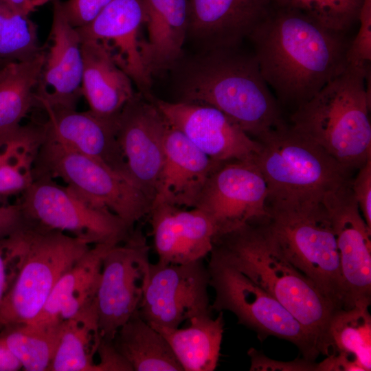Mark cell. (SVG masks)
<instances>
[{"label":"cell","instance_id":"6da1fadb","mask_svg":"<svg viewBox=\"0 0 371 371\" xmlns=\"http://www.w3.org/2000/svg\"><path fill=\"white\" fill-rule=\"evenodd\" d=\"M279 103L304 104L348 66L350 41L293 9L273 6L249 38Z\"/></svg>","mask_w":371,"mask_h":371},{"label":"cell","instance_id":"7a4b0ae2","mask_svg":"<svg viewBox=\"0 0 371 371\" xmlns=\"http://www.w3.org/2000/svg\"><path fill=\"white\" fill-rule=\"evenodd\" d=\"M183 63L177 102L213 106L256 140L285 124L254 52L240 45L205 50Z\"/></svg>","mask_w":371,"mask_h":371},{"label":"cell","instance_id":"3957f363","mask_svg":"<svg viewBox=\"0 0 371 371\" xmlns=\"http://www.w3.org/2000/svg\"><path fill=\"white\" fill-rule=\"evenodd\" d=\"M211 252L272 295L330 352L328 330L338 311L284 256L263 218L216 234Z\"/></svg>","mask_w":371,"mask_h":371},{"label":"cell","instance_id":"277c9868","mask_svg":"<svg viewBox=\"0 0 371 371\" xmlns=\"http://www.w3.org/2000/svg\"><path fill=\"white\" fill-rule=\"evenodd\" d=\"M370 70L348 65L291 115L293 129L351 171L371 158V98L366 89Z\"/></svg>","mask_w":371,"mask_h":371},{"label":"cell","instance_id":"5b68a950","mask_svg":"<svg viewBox=\"0 0 371 371\" xmlns=\"http://www.w3.org/2000/svg\"><path fill=\"white\" fill-rule=\"evenodd\" d=\"M91 246L82 238L26 221L14 234L16 274L0 304V332L33 321L58 279Z\"/></svg>","mask_w":371,"mask_h":371},{"label":"cell","instance_id":"8992f818","mask_svg":"<svg viewBox=\"0 0 371 371\" xmlns=\"http://www.w3.org/2000/svg\"><path fill=\"white\" fill-rule=\"evenodd\" d=\"M267 211L263 221L286 258L337 310L344 309L336 238L322 201L267 202Z\"/></svg>","mask_w":371,"mask_h":371},{"label":"cell","instance_id":"52a82bcc","mask_svg":"<svg viewBox=\"0 0 371 371\" xmlns=\"http://www.w3.org/2000/svg\"><path fill=\"white\" fill-rule=\"evenodd\" d=\"M254 161L267 185V202L322 201L350 181L347 169L319 145L286 124L257 139Z\"/></svg>","mask_w":371,"mask_h":371},{"label":"cell","instance_id":"ba28073f","mask_svg":"<svg viewBox=\"0 0 371 371\" xmlns=\"http://www.w3.org/2000/svg\"><path fill=\"white\" fill-rule=\"evenodd\" d=\"M207 265L215 293L212 310L229 311L238 323L260 339L276 337L293 344L303 357L315 361L322 354L315 336L276 299L213 252Z\"/></svg>","mask_w":371,"mask_h":371},{"label":"cell","instance_id":"9c48e42d","mask_svg":"<svg viewBox=\"0 0 371 371\" xmlns=\"http://www.w3.org/2000/svg\"><path fill=\"white\" fill-rule=\"evenodd\" d=\"M36 177L62 179L82 196L117 216L131 230L151 208L152 201L124 175L47 137L34 164Z\"/></svg>","mask_w":371,"mask_h":371},{"label":"cell","instance_id":"30bf717a","mask_svg":"<svg viewBox=\"0 0 371 371\" xmlns=\"http://www.w3.org/2000/svg\"><path fill=\"white\" fill-rule=\"evenodd\" d=\"M25 219L41 227L69 232L90 245L121 243L129 235L124 223L69 187L47 177H36L18 202Z\"/></svg>","mask_w":371,"mask_h":371},{"label":"cell","instance_id":"8fae6325","mask_svg":"<svg viewBox=\"0 0 371 371\" xmlns=\"http://www.w3.org/2000/svg\"><path fill=\"white\" fill-rule=\"evenodd\" d=\"M149 250L142 230L133 229L104 256L96 294L101 339L111 341L139 310L148 277Z\"/></svg>","mask_w":371,"mask_h":371},{"label":"cell","instance_id":"7c38bea8","mask_svg":"<svg viewBox=\"0 0 371 371\" xmlns=\"http://www.w3.org/2000/svg\"><path fill=\"white\" fill-rule=\"evenodd\" d=\"M209 286L204 259L185 264L150 262L139 315L152 326L175 328L194 317L212 314Z\"/></svg>","mask_w":371,"mask_h":371},{"label":"cell","instance_id":"4fadbf2b","mask_svg":"<svg viewBox=\"0 0 371 371\" xmlns=\"http://www.w3.org/2000/svg\"><path fill=\"white\" fill-rule=\"evenodd\" d=\"M269 190L254 159L218 162L196 207L213 220L216 234L267 216Z\"/></svg>","mask_w":371,"mask_h":371},{"label":"cell","instance_id":"5bb4252c","mask_svg":"<svg viewBox=\"0 0 371 371\" xmlns=\"http://www.w3.org/2000/svg\"><path fill=\"white\" fill-rule=\"evenodd\" d=\"M349 181L327 192L322 202L336 238L346 290L345 308L371 304V229L367 225Z\"/></svg>","mask_w":371,"mask_h":371},{"label":"cell","instance_id":"9a60e30c","mask_svg":"<svg viewBox=\"0 0 371 371\" xmlns=\"http://www.w3.org/2000/svg\"><path fill=\"white\" fill-rule=\"evenodd\" d=\"M169 126L148 97L135 92L117 116V139L129 177L153 203L164 159Z\"/></svg>","mask_w":371,"mask_h":371},{"label":"cell","instance_id":"2e32d148","mask_svg":"<svg viewBox=\"0 0 371 371\" xmlns=\"http://www.w3.org/2000/svg\"><path fill=\"white\" fill-rule=\"evenodd\" d=\"M149 98L170 126L216 162L254 159L260 149L258 141L213 106Z\"/></svg>","mask_w":371,"mask_h":371},{"label":"cell","instance_id":"e0dca14e","mask_svg":"<svg viewBox=\"0 0 371 371\" xmlns=\"http://www.w3.org/2000/svg\"><path fill=\"white\" fill-rule=\"evenodd\" d=\"M52 41L36 90V104L43 108L76 109L81 92L83 60L81 39L68 21L60 0H52Z\"/></svg>","mask_w":371,"mask_h":371},{"label":"cell","instance_id":"ac0fdd59","mask_svg":"<svg viewBox=\"0 0 371 371\" xmlns=\"http://www.w3.org/2000/svg\"><path fill=\"white\" fill-rule=\"evenodd\" d=\"M146 21L144 0H113L89 24L76 28L81 40L102 42L138 92L150 96L152 78L140 54L139 32Z\"/></svg>","mask_w":371,"mask_h":371},{"label":"cell","instance_id":"d6986e66","mask_svg":"<svg viewBox=\"0 0 371 371\" xmlns=\"http://www.w3.org/2000/svg\"><path fill=\"white\" fill-rule=\"evenodd\" d=\"M187 36L203 51L240 46L268 16L273 0H188Z\"/></svg>","mask_w":371,"mask_h":371},{"label":"cell","instance_id":"ffe728a7","mask_svg":"<svg viewBox=\"0 0 371 371\" xmlns=\"http://www.w3.org/2000/svg\"><path fill=\"white\" fill-rule=\"evenodd\" d=\"M42 109L48 115L45 126L49 139L100 161L131 181L117 139L118 115L106 117L90 110Z\"/></svg>","mask_w":371,"mask_h":371},{"label":"cell","instance_id":"44dd1931","mask_svg":"<svg viewBox=\"0 0 371 371\" xmlns=\"http://www.w3.org/2000/svg\"><path fill=\"white\" fill-rule=\"evenodd\" d=\"M148 215L158 261L185 264L211 252L216 228L203 210L159 203L152 205Z\"/></svg>","mask_w":371,"mask_h":371},{"label":"cell","instance_id":"7402d4cb","mask_svg":"<svg viewBox=\"0 0 371 371\" xmlns=\"http://www.w3.org/2000/svg\"><path fill=\"white\" fill-rule=\"evenodd\" d=\"M118 243L105 242L91 246L58 279L43 310L32 322L75 319L98 329L96 294L102 260Z\"/></svg>","mask_w":371,"mask_h":371},{"label":"cell","instance_id":"603a6c76","mask_svg":"<svg viewBox=\"0 0 371 371\" xmlns=\"http://www.w3.org/2000/svg\"><path fill=\"white\" fill-rule=\"evenodd\" d=\"M218 163L169 124L164 141V163L152 205L196 207Z\"/></svg>","mask_w":371,"mask_h":371},{"label":"cell","instance_id":"cb8c5ba5","mask_svg":"<svg viewBox=\"0 0 371 371\" xmlns=\"http://www.w3.org/2000/svg\"><path fill=\"white\" fill-rule=\"evenodd\" d=\"M148 39L140 41L144 66L152 78L181 59L188 33V0H144Z\"/></svg>","mask_w":371,"mask_h":371},{"label":"cell","instance_id":"d4e9b609","mask_svg":"<svg viewBox=\"0 0 371 371\" xmlns=\"http://www.w3.org/2000/svg\"><path fill=\"white\" fill-rule=\"evenodd\" d=\"M83 71L81 92L89 110L100 116L119 115L135 92L130 77L115 62L102 42L81 40Z\"/></svg>","mask_w":371,"mask_h":371},{"label":"cell","instance_id":"484cf974","mask_svg":"<svg viewBox=\"0 0 371 371\" xmlns=\"http://www.w3.org/2000/svg\"><path fill=\"white\" fill-rule=\"evenodd\" d=\"M185 328L152 326L167 341L183 371H213L220 356L223 313L194 317Z\"/></svg>","mask_w":371,"mask_h":371},{"label":"cell","instance_id":"4316f807","mask_svg":"<svg viewBox=\"0 0 371 371\" xmlns=\"http://www.w3.org/2000/svg\"><path fill=\"white\" fill-rule=\"evenodd\" d=\"M46 138L45 123L20 124L0 134V201L23 193L32 183L34 164Z\"/></svg>","mask_w":371,"mask_h":371},{"label":"cell","instance_id":"83f0119b","mask_svg":"<svg viewBox=\"0 0 371 371\" xmlns=\"http://www.w3.org/2000/svg\"><path fill=\"white\" fill-rule=\"evenodd\" d=\"M111 341L133 371H183L166 339L138 311L117 330Z\"/></svg>","mask_w":371,"mask_h":371},{"label":"cell","instance_id":"f1b7e54d","mask_svg":"<svg viewBox=\"0 0 371 371\" xmlns=\"http://www.w3.org/2000/svg\"><path fill=\"white\" fill-rule=\"evenodd\" d=\"M45 58L42 51L31 60L8 63L0 68V134L18 127L35 106Z\"/></svg>","mask_w":371,"mask_h":371},{"label":"cell","instance_id":"f546056e","mask_svg":"<svg viewBox=\"0 0 371 371\" xmlns=\"http://www.w3.org/2000/svg\"><path fill=\"white\" fill-rule=\"evenodd\" d=\"M63 321L18 324L0 332V339L27 371H47L57 348Z\"/></svg>","mask_w":371,"mask_h":371},{"label":"cell","instance_id":"4dcf8cb0","mask_svg":"<svg viewBox=\"0 0 371 371\" xmlns=\"http://www.w3.org/2000/svg\"><path fill=\"white\" fill-rule=\"evenodd\" d=\"M330 354L343 352L371 370V315L368 308L340 309L333 315L328 330Z\"/></svg>","mask_w":371,"mask_h":371},{"label":"cell","instance_id":"1f68e13d","mask_svg":"<svg viewBox=\"0 0 371 371\" xmlns=\"http://www.w3.org/2000/svg\"><path fill=\"white\" fill-rule=\"evenodd\" d=\"M99 330L75 319L63 322L60 340L47 371H98L93 362Z\"/></svg>","mask_w":371,"mask_h":371},{"label":"cell","instance_id":"d6a6232c","mask_svg":"<svg viewBox=\"0 0 371 371\" xmlns=\"http://www.w3.org/2000/svg\"><path fill=\"white\" fill-rule=\"evenodd\" d=\"M42 51L35 24L0 0V63L27 61Z\"/></svg>","mask_w":371,"mask_h":371},{"label":"cell","instance_id":"836d02e7","mask_svg":"<svg viewBox=\"0 0 371 371\" xmlns=\"http://www.w3.org/2000/svg\"><path fill=\"white\" fill-rule=\"evenodd\" d=\"M364 0H273L280 8L297 10L321 25L346 32L359 19Z\"/></svg>","mask_w":371,"mask_h":371},{"label":"cell","instance_id":"e575fe53","mask_svg":"<svg viewBox=\"0 0 371 371\" xmlns=\"http://www.w3.org/2000/svg\"><path fill=\"white\" fill-rule=\"evenodd\" d=\"M358 21L360 23L356 36L347 51L348 65L366 68L371 61V0H364Z\"/></svg>","mask_w":371,"mask_h":371},{"label":"cell","instance_id":"d590c367","mask_svg":"<svg viewBox=\"0 0 371 371\" xmlns=\"http://www.w3.org/2000/svg\"><path fill=\"white\" fill-rule=\"evenodd\" d=\"M113 0H68L62 2L69 23L79 28L91 23Z\"/></svg>","mask_w":371,"mask_h":371},{"label":"cell","instance_id":"8d00e7d4","mask_svg":"<svg viewBox=\"0 0 371 371\" xmlns=\"http://www.w3.org/2000/svg\"><path fill=\"white\" fill-rule=\"evenodd\" d=\"M251 361L250 370L258 371H317V363L305 358L291 361H277L251 348L247 351Z\"/></svg>","mask_w":371,"mask_h":371},{"label":"cell","instance_id":"74e56055","mask_svg":"<svg viewBox=\"0 0 371 371\" xmlns=\"http://www.w3.org/2000/svg\"><path fill=\"white\" fill-rule=\"evenodd\" d=\"M350 186L361 214L371 229V158L358 169Z\"/></svg>","mask_w":371,"mask_h":371},{"label":"cell","instance_id":"f35d334b","mask_svg":"<svg viewBox=\"0 0 371 371\" xmlns=\"http://www.w3.org/2000/svg\"><path fill=\"white\" fill-rule=\"evenodd\" d=\"M97 352L100 356L98 371H133L128 363L115 350L111 341L100 339Z\"/></svg>","mask_w":371,"mask_h":371},{"label":"cell","instance_id":"ab89813d","mask_svg":"<svg viewBox=\"0 0 371 371\" xmlns=\"http://www.w3.org/2000/svg\"><path fill=\"white\" fill-rule=\"evenodd\" d=\"M26 221L19 204H0V240L21 229Z\"/></svg>","mask_w":371,"mask_h":371},{"label":"cell","instance_id":"60d3db41","mask_svg":"<svg viewBox=\"0 0 371 371\" xmlns=\"http://www.w3.org/2000/svg\"><path fill=\"white\" fill-rule=\"evenodd\" d=\"M317 371H364L357 359L343 352L332 353L317 363Z\"/></svg>","mask_w":371,"mask_h":371},{"label":"cell","instance_id":"b9f144b4","mask_svg":"<svg viewBox=\"0 0 371 371\" xmlns=\"http://www.w3.org/2000/svg\"><path fill=\"white\" fill-rule=\"evenodd\" d=\"M12 234L0 240V304L8 289L7 267L12 260Z\"/></svg>","mask_w":371,"mask_h":371},{"label":"cell","instance_id":"7bdbcfd3","mask_svg":"<svg viewBox=\"0 0 371 371\" xmlns=\"http://www.w3.org/2000/svg\"><path fill=\"white\" fill-rule=\"evenodd\" d=\"M21 368L19 360L0 339V371H16Z\"/></svg>","mask_w":371,"mask_h":371},{"label":"cell","instance_id":"ee69618b","mask_svg":"<svg viewBox=\"0 0 371 371\" xmlns=\"http://www.w3.org/2000/svg\"><path fill=\"white\" fill-rule=\"evenodd\" d=\"M19 13L28 16L35 10L30 0H1Z\"/></svg>","mask_w":371,"mask_h":371},{"label":"cell","instance_id":"f6af8a7d","mask_svg":"<svg viewBox=\"0 0 371 371\" xmlns=\"http://www.w3.org/2000/svg\"><path fill=\"white\" fill-rule=\"evenodd\" d=\"M49 0H30L32 5L36 8L38 6L45 4Z\"/></svg>","mask_w":371,"mask_h":371},{"label":"cell","instance_id":"bcb514c9","mask_svg":"<svg viewBox=\"0 0 371 371\" xmlns=\"http://www.w3.org/2000/svg\"><path fill=\"white\" fill-rule=\"evenodd\" d=\"M4 65H5V64H2V63H0V68H1L2 66H3Z\"/></svg>","mask_w":371,"mask_h":371}]
</instances>
